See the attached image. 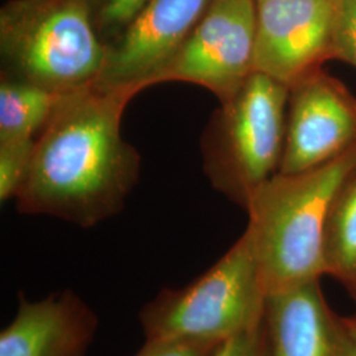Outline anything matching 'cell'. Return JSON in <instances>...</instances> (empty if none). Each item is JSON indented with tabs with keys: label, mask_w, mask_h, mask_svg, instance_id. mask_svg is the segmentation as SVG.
Segmentation results:
<instances>
[{
	"label": "cell",
	"mask_w": 356,
	"mask_h": 356,
	"mask_svg": "<svg viewBox=\"0 0 356 356\" xmlns=\"http://www.w3.org/2000/svg\"><path fill=\"white\" fill-rule=\"evenodd\" d=\"M267 292L251 232L181 289H163L139 313L145 341L181 339L220 344L264 322Z\"/></svg>",
	"instance_id": "4"
},
{
	"label": "cell",
	"mask_w": 356,
	"mask_h": 356,
	"mask_svg": "<svg viewBox=\"0 0 356 356\" xmlns=\"http://www.w3.org/2000/svg\"><path fill=\"white\" fill-rule=\"evenodd\" d=\"M270 356H347L343 317L327 304L319 280L268 294L264 312Z\"/></svg>",
	"instance_id": "11"
},
{
	"label": "cell",
	"mask_w": 356,
	"mask_h": 356,
	"mask_svg": "<svg viewBox=\"0 0 356 356\" xmlns=\"http://www.w3.org/2000/svg\"><path fill=\"white\" fill-rule=\"evenodd\" d=\"M356 144V97L323 69L289 88L280 173L326 164Z\"/></svg>",
	"instance_id": "7"
},
{
	"label": "cell",
	"mask_w": 356,
	"mask_h": 356,
	"mask_svg": "<svg viewBox=\"0 0 356 356\" xmlns=\"http://www.w3.org/2000/svg\"><path fill=\"white\" fill-rule=\"evenodd\" d=\"M356 169V144L326 164L277 172L245 207L260 277L268 294L326 275L325 227L331 202Z\"/></svg>",
	"instance_id": "2"
},
{
	"label": "cell",
	"mask_w": 356,
	"mask_h": 356,
	"mask_svg": "<svg viewBox=\"0 0 356 356\" xmlns=\"http://www.w3.org/2000/svg\"><path fill=\"white\" fill-rule=\"evenodd\" d=\"M99 33L111 36L113 42L138 16L149 0H90ZM110 45V44H108Z\"/></svg>",
	"instance_id": "15"
},
{
	"label": "cell",
	"mask_w": 356,
	"mask_h": 356,
	"mask_svg": "<svg viewBox=\"0 0 356 356\" xmlns=\"http://www.w3.org/2000/svg\"><path fill=\"white\" fill-rule=\"evenodd\" d=\"M138 86L92 83L67 94L38 134L17 211L82 229L116 216L139 177L140 156L122 138V116Z\"/></svg>",
	"instance_id": "1"
},
{
	"label": "cell",
	"mask_w": 356,
	"mask_h": 356,
	"mask_svg": "<svg viewBox=\"0 0 356 356\" xmlns=\"http://www.w3.org/2000/svg\"><path fill=\"white\" fill-rule=\"evenodd\" d=\"M36 139L0 141V201L1 204L16 198L24 185Z\"/></svg>",
	"instance_id": "14"
},
{
	"label": "cell",
	"mask_w": 356,
	"mask_h": 356,
	"mask_svg": "<svg viewBox=\"0 0 356 356\" xmlns=\"http://www.w3.org/2000/svg\"><path fill=\"white\" fill-rule=\"evenodd\" d=\"M214 356H270L264 322L219 344Z\"/></svg>",
	"instance_id": "17"
},
{
	"label": "cell",
	"mask_w": 356,
	"mask_h": 356,
	"mask_svg": "<svg viewBox=\"0 0 356 356\" xmlns=\"http://www.w3.org/2000/svg\"><path fill=\"white\" fill-rule=\"evenodd\" d=\"M334 58L356 67V0H332Z\"/></svg>",
	"instance_id": "16"
},
{
	"label": "cell",
	"mask_w": 356,
	"mask_h": 356,
	"mask_svg": "<svg viewBox=\"0 0 356 356\" xmlns=\"http://www.w3.org/2000/svg\"><path fill=\"white\" fill-rule=\"evenodd\" d=\"M254 72L291 88L334 58L332 0H254Z\"/></svg>",
	"instance_id": "8"
},
{
	"label": "cell",
	"mask_w": 356,
	"mask_h": 356,
	"mask_svg": "<svg viewBox=\"0 0 356 356\" xmlns=\"http://www.w3.org/2000/svg\"><path fill=\"white\" fill-rule=\"evenodd\" d=\"M254 0H213L157 83L181 81L226 102L254 73Z\"/></svg>",
	"instance_id": "6"
},
{
	"label": "cell",
	"mask_w": 356,
	"mask_h": 356,
	"mask_svg": "<svg viewBox=\"0 0 356 356\" xmlns=\"http://www.w3.org/2000/svg\"><path fill=\"white\" fill-rule=\"evenodd\" d=\"M17 302L15 318L0 332V356H88L99 321L76 293L31 301L20 292Z\"/></svg>",
	"instance_id": "10"
},
{
	"label": "cell",
	"mask_w": 356,
	"mask_h": 356,
	"mask_svg": "<svg viewBox=\"0 0 356 356\" xmlns=\"http://www.w3.org/2000/svg\"><path fill=\"white\" fill-rule=\"evenodd\" d=\"M289 88L254 72L220 103L204 132V173L216 191L245 210L276 175L284 151Z\"/></svg>",
	"instance_id": "5"
},
{
	"label": "cell",
	"mask_w": 356,
	"mask_h": 356,
	"mask_svg": "<svg viewBox=\"0 0 356 356\" xmlns=\"http://www.w3.org/2000/svg\"><path fill=\"white\" fill-rule=\"evenodd\" d=\"M323 252L326 275L350 292L356 284V169L331 202Z\"/></svg>",
	"instance_id": "13"
},
{
	"label": "cell",
	"mask_w": 356,
	"mask_h": 356,
	"mask_svg": "<svg viewBox=\"0 0 356 356\" xmlns=\"http://www.w3.org/2000/svg\"><path fill=\"white\" fill-rule=\"evenodd\" d=\"M347 338H348V354L347 356H356V314L354 317H343Z\"/></svg>",
	"instance_id": "19"
},
{
	"label": "cell",
	"mask_w": 356,
	"mask_h": 356,
	"mask_svg": "<svg viewBox=\"0 0 356 356\" xmlns=\"http://www.w3.org/2000/svg\"><path fill=\"white\" fill-rule=\"evenodd\" d=\"M6 76L61 94L98 82L107 44L90 0H13L0 13Z\"/></svg>",
	"instance_id": "3"
},
{
	"label": "cell",
	"mask_w": 356,
	"mask_h": 356,
	"mask_svg": "<svg viewBox=\"0 0 356 356\" xmlns=\"http://www.w3.org/2000/svg\"><path fill=\"white\" fill-rule=\"evenodd\" d=\"M350 296H351V297H353V300H354V302H355V305H356V284H355V286H354V288H353V289H351V291H350Z\"/></svg>",
	"instance_id": "20"
},
{
	"label": "cell",
	"mask_w": 356,
	"mask_h": 356,
	"mask_svg": "<svg viewBox=\"0 0 356 356\" xmlns=\"http://www.w3.org/2000/svg\"><path fill=\"white\" fill-rule=\"evenodd\" d=\"M67 94L1 76L0 141L35 139Z\"/></svg>",
	"instance_id": "12"
},
{
	"label": "cell",
	"mask_w": 356,
	"mask_h": 356,
	"mask_svg": "<svg viewBox=\"0 0 356 356\" xmlns=\"http://www.w3.org/2000/svg\"><path fill=\"white\" fill-rule=\"evenodd\" d=\"M219 344L198 341H145L135 356H214Z\"/></svg>",
	"instance_id": "18"
},
{
	"label": "cell",
	"mask_w": 356,
	"mask_h": 356,
	"mask_svg": "<svg viewBox=\"0 0 356 356\" xmlns=\"http://www.w3.org/2000/svg\"><path fill=\"white\" fill-rule=\"evenodd\" d=\"M213 0H149L119 38L107 45L98 83L138 86L157 83Z\"/></svg>",
	"instance_id": "9"
}]
</instances>
